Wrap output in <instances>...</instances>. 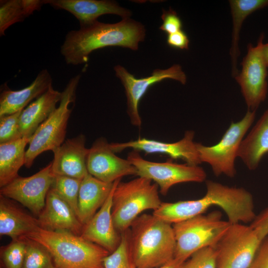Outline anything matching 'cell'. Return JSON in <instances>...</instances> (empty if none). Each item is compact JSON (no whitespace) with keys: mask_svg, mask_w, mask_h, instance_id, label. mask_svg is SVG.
<instances>
[{"mask_svg":"<svg viewBox=\"0 0 268 268\" xmlns=\"http://www.w3.org/2000/svg\"><path fill=\"white\" fill-rule=\"evenodd\" d=\"M206 191L202 198L174 202H162L153 214L170 224L202 214L212 206L220 207L231 224L252 222L256 215L252 195L243 188L229 187L205 181Z\"/></svg>","mask_w":268,"mask_h":268,"instance_id":"cell-1","label":"cell"},{"mask_svg":"<svg viewBox=\"0 0 268 268\" xmlns=\"http://www.w3.org/2000/svg\"><path fill=\"white\" fill-rule=\"evenodd\" d=\"M145 36L144 26L130 18L116 23L98 20L69 31L61 47L66 63L73 66L86 63L94 51L107 47H121L137 50Z\"/></svg>","mask_w":268,"mask_h":268,"instance_id":"cell-2","label":"cell"},{"mask_svg":"<svg viewBox=\"0 0 268 268\" xmlns=\"http://www.w3.org/2000/svg\"><path fill=\"white\" fill-rule=\"evenodd\" d=\"M129 242L136 268H156L174 259L176 239L173 226L153 214H141L133 221Z\"/></svg>","mask_w":268,"mask_h":268,"instance_id":"cell-3","label":"cell"},{"mask_svg":"<svg viewBox=\"0 0 268 268\" xmlns=\"http://www.w3.org/2000/svg\"><path fill=\"white\" fill-rule=\"evenodd\" d=\"M23 238L43 246L52 256L56 268H104V259L110 254L80 235L66 230L38 227Z\"/></svg>","mask_w":268,"mask_h":268,"instance_id":"cell-4","label":"cell"},{"mask_svg":"<svg viewBox=\"0 0 268 268\" xmlns=\"http://www.w3.org/2000/svg\"><path fill=\"white\" fill-rule=\"evenodd\" d=\"M159 187L146 178H137L116 186L112 199L114 225L121 233L129 229L133 221L144 210L157 209L162 201Z\"/></svg>","mask_w":268,"mask_h":268,"instance_id":"cell-5","label":"cell"},{"mask_svg":"<svg viewBox=\"0 0 268 268\" xmlns=\"http://www.w3.org/2000/svg\"><path fill=\"white\" fill-rule=\"evenodd\" d=\"M221 216L219 211H215L173 224L176 239L174 258L184 263L198 251L215 246L231 224Z\"/></svg>","mask_w":268,"mask_h":268,"instance_id":"cell-6","label":"cell"},{"mask_svg":"<svg viewBox=\"0 0 268 268\" xmlns=\"http://www.w3.org/2000/svg\"><path fill=\"white\" fill-rule=\"evenodd\" d=\"M80 74L71 77L62 92L58 107L38 127L30 137L26 151L24 165L30 168L35 158L43 152L53 150L64 141L67 124L72 112L70 105L75 102Z\"/></svg>","mask_w":268,"mask_h":268,"instance_id":"cell-7","label":"cell"},{"mask_svg":"<svg viewBox=\"0 0 268 268\" xmlns=\"http://www.w3.org/2000/svg\"><path fill=\"white\" fill-rule=\"evenodd\" d=\"M256 112L247 110L240 121L232 122L216 144L206 146L197 142L201 162L208 164L215 176L234 178L236 175L235 160L242 141L254 123Z\"/></svg>","mask_w":268,"mask_h":268,"instance_id":"cell-8","label":"cell"},{"mask_svg":"<svg viewBox=\"0 0 268 268\" xmlns=\"http://www.w3.org/2000/svg\"><path fill=\"white\" fill-rule=\"evenodd\" d=\"M127 159L136 168V176L153 181L163 195H166L175 185L206 181V173L199 165L179 164L171 159L164 162H152L143 158L135 150L129 153Z\"/></svg>","mask_w":268,"mask_h":268,"instance_id":"cell-9","label":"cell"},{"mask_svg":"<svg viewBox=\"0 0 268 268\" xmlns=\"http://www.w3.org/2000/svg\"><path fill=\"white\" fill-rule=\"evenodd\" d=\"M263 241L251 225L231 224L214 247L217 268H249Z\"/></svg>","mask_w":268,"mask_h":268,"instance_id":"cell-10","label":"cell"},{"mask_svg":"<svg viewBox=\"0 0 268 268\" xmlns=\"http://www.w3.org/2000/svg\"><path fill=\"white\" fill-rule=\"evenodd\" d=\"M264 34H261L256 46L250 43L241 63V72L235 77L240 86L248 110L256 111L267 95L268 67L263 55Z\"/></svg>","mask_w":268,"mask_h":268,"instance_id":"cell-11","label":"cell"},{"mask_svg":"<svg viewBox=\"0 0 268 268\" xmlns=\"http://www.w3.org/2000/svg\"><path fill=\"white\" fill-rule=\"evenodd\" d=\"M55 176L52 162L32 176H18L0 188V195L19 202L38 217L43 210Z\"/></svg>","mask_w":268,"mask_h":268,"instance_id":"cell-12","label":"cell"},{"mask_svg":"<svg viewBox=\"0 0 268 268\" xmlns=\"http://www.w3.org/2000/svg\"><path fill=\"white\" fill-rule=\"evenodd\" d=\"M114 70L125 88L131 123L136 127H140L142 123L138 112L139 102L151 85L166 79H174L183 84L187 82L186 75L179 65H174L166 69H156L151 75L141 78H136L120 65L116 66Z\"/></svg>","mask_w":268,"mask_h":268,"instance_id":"cell-13","label":"cell"},{"mask_svg":"<svg viewBox=\"0 0 268 268\" xmlns=\"http://www.w3.org/2000/svg\"><path fill=\"white\" fill-rule=\"evenodd\" d=\"M115 153L105 138H97L89 148L86 159L88 173L101 181L111 183L125 176L136 175V168Z\"/></svg>","mask_w":268,"mask_h":268,"instance_id":"cell-14","label":"cell"},{"mask_svg":"<svg viewBox=\"0 0 268 268\" xmlns=\"http://www.w3.org/2000/svg\"><path fill=\"white\" fill-rule=\"evenodd\" d=\"M195 134L194 131L188 130L182 139L174 142H165L139 138L125 142L111 143L110 146L116 153L130 148L149 154H164L172 159H182L189 165H199L201 162L198 151L197 142L194 141Z\"/></svg>","mask_w":268,"mask_h":268,"instance_id":"cell-15","label":"cell"},{"mask_svg":"<svg viewBox=\"0 0 268 268\" xmlns=\"http://www.w3.org/2000/svg\"><path fill=\"white\" fill-rule=\"evenodd\" d=\"M86 138L83 134L68 138L52 150L54 159L52 171L56 176H67L82 179L88 173L86 159L89 148L85 147Z\"/></svg>","mask_w":268,"mask_h":268,"instance_id":"cell-16","label":"cell"},{"mask_svg":"<svg viewBox=\"0 0 268 268\" xmlns=\"http://www.w3.org/2000/svg\"><path fill=\"white\" fill-rule=\"evenodd\" d=\"M121 180L114 182L109 197L93 217L83 225L80 234L85 239L101 246L110 253L117 248L121 240V234L116 229L112 215L113 195Z\"/></svg>","mask_w":268,"mask_h":268,"instance_id":"cell-17","label":"cell"},{"mask_svg":"<svg viewBox=\"0 0 268 268\" xmlns=\"http://www.w3.org/2000/svg\"><path fill=\"white\" fill-rule=\"evenodd\" d=\"M56 9H62L72 14L80 27L92 24L104 14H112L123 18H130L131 11L120 6L117 2L107 0H44Z\"/></svg>","mask_w":268,"mask_h":268,"instance_id":"cell-18","label":"cell"},{"mask_svg":"<svg viewBox=\"0 0 268 268\" xmlns=\"http://www.w3.org/2000/svg\"><path fill=\"white\" fill-rule=\"evenodd\" d=\"M37 218L39 227L47 230H66L80 235L83 227L71 207L51 188Z\"/></svg>","mask_w":268,"mask_h":268,"instance_id":"cell-19","label":"cell"},{"mask_svg":"<svg viewBox=\"0 0 268 268\" xmlns=\"http://www.w3.org/2000/svg\"><path fill=\"white\" fill-rule=\"evenodd\" d=\"M51 85L52 76L47 69H43L28 86L18 90L4 89L0 95V117L24 109Z\"/></svg>","mask_w":268,"mask_h":268,"instance_id":"cell-20","label":"cell"},{"mask_svg":"<svg viewBox=\"0 0 268 268\" xmlns=\"http://www.w3.org/2000/svg\"><path fill=\"white\" fill-rule=\"evenodd\" d=\"M40 227L37 218L0 194V235L12 239L23 238Z\"/></svg>","mask_w":268,"mask_h":268,"instance_id":"cell-21","label":"cell"},{"mask_svg":"<svg viewBox=\"0 0 268 268\" xmlns=\"http://www.w3.org/2000/svg\"><path fill=\"white\" fill-rule=\"evenodd\" d=\"M62 92L51 85L42 95L31 102L22 110L19 120L22 136L30 138L38 127L57 108Z\"/></svg>","mask_w":268,"mask_h":268,"instance_id":"cell-22","label":"cell"},{"mask_svg":"<svg viewBox=\"0 0 268 268\" xmlns=\"http://www.w3.org/2000/svg\"><path fill=\"white\" fill-rule=\"evenodd\" d=\"M114 183L101 181L88 172L82 179L78 194V218L83 225L103 205L113 188Z\"/></svg>","mask_w":268,"mask_h":268,"instance_id":"cell-23","label":"cell"},{"mask_svg":"<svg viewBox=\"0 0 268 268\" xmlns=\"http://www.w3.org/2000/svg\"><path fill=\"white\" fill-rule=\"evenodd\" d=\"M268 153V108L245 136L238 157L250 170H256Z\"/></svg>","mask_w":268,"mask_h":268,"instance_id":"cell-24","label":"cell"},{"mask_svg":"<svg viewBox=\"0 0 268 268\" xmlns=\"http://www.w3.org/2000/svg\"><path fill=\"white\" fill-rule=\"evenodd\" d=\"M232 17L233 29L230 55L232 74L235 78L239 73L238 59L240 54L239 34L245 19L254 12L268 7V0H230L229 1Z\"/></svg>","mask_w":268,"mask_h":268,"instance_id":"cell-25","label":"cell"},{"mask_svg":"<svg viewBox=\"0 0 268 268\" xmlns=\"http://www.w3.org/2000/svg\"><path fill=\"white\" fill-rule=\"evenodd\" d=\"M30 138L22 137L0 144V187L18 177L20 168L25 164L26 146Z\"/></svg>","mask_w":268,"mask_h":268,"instance_id":"cell-26","label":"cell"},{"mask_svg":"<svg viewBox=\"0 0 268 268\" xmlns=\"http://www.w3.org/2000/svg\"><path fill=\"white\" fill-rule=\"evenodd\" d=\"M44 0H6L0 2V35L12 24L23 21L41 9Z\"/></svg>","mask_w":268,"mask_h":268,"instance_id":"cell-27","label":"cell"},{"mask_svg":"<svg viewBox=\"0 0 268 268\" xmlns=\"http://www.w3.org/2000/svg\"><path fill=\"white\" fill-rule=\"evenodd\" d=\"M82 179L56 176L51 189L64 200L78 217V200Z\"/></svg>","mask_w":268,"mask_h":268,"instance_id":"cell-28","label":"cell"},{"mask_svg":"<svg viewBox=\"0 0 268 268\" xmlns=\"http://www.w3.org/2000/svg\"><path fill=\"white\" fill-rule=\"evenodd\" d=\"M121 234V240L117 248L104 259V268H136L130 251V228Z\"/></svg>","mask_w":268,"mask_h":268,"instance_id":"cell-29","label":"cell"},{"mask_svg":"<svg viewBox=\"0 0 268 268\" xmlns=\"http://www.w3.org/2000/svg\"><path fill=\"white\" fill-rule=\"evenodd\" d=\"M25 239L26 248L22 268H56L52 256L43 246Z\"/></svg>","mask_w":268,"mask_h":268,"instance_id":"cell-30","label":"cell"},{"mask_svg":"<svg viewBox=\"0 0 268 268\" xmlns=\"http://www.w3.org/2000/svg\"><path fill=\"white\" fill-rule=\"evenodd\" d=\"M26 248L25 238L12 239L0 247L1 262L4 268H22Z\"/></svg>","mask_w":268,"mask_h":268,"instance_id":"cell-31","label":"cell"},{"mask_svg":"<svg viewBox=\"0 0 268 268\" xmlns=\"http://www.w3.org/2000/svg\"><path fill=\"white\" fill-rule=\"evenodd\" d=\"M22 111L0 117V144L10 142L23 137L19 125Z\"/></svg>","mask_w":268,"mask_h":268,"instance_id":"cell-32","label":"cell"},{"mask_svg":"<svg viewBox=\"0 0 268 268\" xmlns=\"http://www.w3.org/2000/svg\"><path fill=\"white\" fill-rule=\"evenodd\" d=\"M181 268H217L216 252L214 247H208L194 253Z\"/></svg>","mask_w":268,"mask_h":268,"instance_id":"cell-33","label":"cell"},{"mask_svg":"<svg viewBox=\"0 0 268 268\" xmlns=\"http://www.w3.org/2000/svg\"><path fill=\"white\" fill-rule=\"evenodd\" d=\"M161 18L163 23L159 29L168 35L182 30L183 24L177 12L171 8L168 10H163Z\"/></svg>","mask_w":268,"mask_h":268,"instance_id":"cell-34","label":"cell"},{"mask_svg":"<svg viewBox=\"0 0 268 268\" xmlns=\"http://www.w3.org/2000/svg\"><path fill=\"white\" fill-rule=\"evenodd\" d=\"M249 268H268V238L261 243Z\"/></svg>","mask_w":268,"mask_h":268,"instance_id":"cell-35","label":"cell"},{"mask_svg":"<svg viewBox=\"0 0 268 268\" xmlns=\"http://www.w3.org/2000/svg\"><path fill=\"white\" fill-rule=\"evenodd\" d=\"M167 42L168 45L172 48L188 50L190 41L186 33L182 30L176 33L168 34Z\"/></svg>","mask_w":268,"mask_h":268,"instance_id":"cell-36","label":"cell"},{"mask_svg":"<svg viewBox=\"0 0 268 268\" xmlns=\"http://www.w3.org/2000/svg\"><path fill=\"white\" fill-rule=\"evenodd\" d=\"M250 225L264 240L268 235V207L256 216Z\"/></svg>","mask_w":268,"mask_h":268,"instance_id":"cell-37","label":"cell"},{"mask_svg":"<svg viewBox=\"0 0 268 268\" xmlns=\"http://www.w3.org/2000/svg\"><path fill=\"white\" fill-rule=\"evenodd\" d=\"M183 263L174 259L168 263L156 268H181Z\"/></svg>","mask_w":268,"mask_h":268,"instance_id":"cell-38","label":"cell"},{"mask_svg":"<svg viewBox=\"0 0 268 268\" xmlns=\"http://www.w3.org/2000/svg\"><path fill=\"white\" fill-rule=\"evenodd\" d=\"M262 51L264 60L268 67V43L264 44Z\"/></svg>","mask_w":268,"mask_h":268,"instance_id":"cell-39","label":"cell"}]
</instances>
